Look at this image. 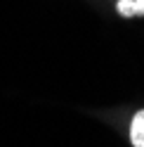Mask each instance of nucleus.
I'll return each instance as SVG.
<instances>
[{
  "mask_svg": "<svg viewBox=\"0 0 144 147\" xmlns=\"http://www.w3.org/2000/svg\"><path fill=\"white\" fill-rule=\"evenodd\" d=\"M116 10L121 17H144V0H118Z\"/></svg>",
  "mask_w": 144,
  "mask_h": 147,
  "instance_id": "nucleus-1",
  "label": "nucleus"
},
{
  "mask_svg": "<svg viewBox=\"0 0 144 147\" xmlns=\"http://www.w3.org/2000/svg\"><path fill=\"white\" fill-rule=\"evenodd\" d=\"M130 140L135 147H144V109L132 116L130 123Z\"/></svg>",
  "mask_w": 144,
  "mask_h": 147,
  "instance_id": "nucleus-2",
  "label": "nucleus"
}]
</instances>
